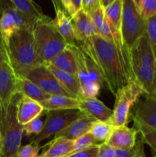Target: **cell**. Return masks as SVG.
Returning a JSON list of instances; mask_svg holds the SVG:
<instances>
[{
    "mask_svg": "<svg viewBox=\"0 0 156 157\" xmlns=\"http://www.w3.org/2000/svg\"><path fill=\"white\" fill-rule=\"evenodd\" d=\"M97 68L104 86L116 95L119 89L136 82L131 64L113 42L96 35L77 43Z\"/></svg>",
    "mask_w": 156,
    "mask_h": 157,
    "instance_id": "obj_1",
    "label": "cell"
},
{
    "mask_svg": "<svg viewBox=\"0 0 156 157\" xmlns=\"http://www.w3.org/2000/svg\"><path fill=\"white\" fill-rule=\"evenodd\" d=\"M34 29H21L15 32L9 41L11 61L18 78L24 77L31 70L44 63L35 47Z\"/></svg>",
    "mask_w": 156,
    "mask_h": 157,
    "instance_id": "obj_2",
    "label": "cell"
},
{
    "mask_svg": "<svg viewBox=\"0 0 156 157\" xmlns=\"http://www.w3.org/2000/svg\"><path fill=\"white\" fill-rule=\"evenodd\" d=\"M136 82L145 95L156 97V60L146 35L129 52Z\"/></svg>",
    "mask_w": 156,
    "mask_h": 157,
    "instance_id": "obj_3",
    "label": "cell"
},
{
    "mask_svg": "<svg viewBox=\"0 0 156 157\" xmlns=\"http://www.w3.org/2000/svg\"><path fill=\"white\" fill-rule=\"evenodd\" d=\"M21 94L12 96L8 104H0V135L3 142L2 157H17L21 148L24 127L17 118V106Z\"/></svg>",
    "mask_w": 156,
    "mask_h": 157,
    "instance_id": "obj_4",
    "label": "cell"
},
{
    "mask_svg": "<svg viewBox=\"0 0 156 157\" xmlns=\"http://www.w3.org/2000/svg\"><path fill=\"white\" fill-rule=\"evenodd\" d=\"M33 35L37 52L44 64L50 62L67 46L50 17L35 24Z\"/></svg>",
    "mask_w": 156,
    "mask_h": 157,
    "instance_id": "obj_5",
    "label": "cell"
},
{
    "mask_svg": "<svg viewBox=\"0 0 156 157\" xmlns=\"http://www.w3.org/2000/svg\"><path fill=\"white\" fill-rule=\"evenodd\" d=\"M68 46L76 60V76L80 84L82 93L81 98H96L99 94L101 87L104 86L97 68L77 44Z\"/></svg>",
    "mask_w": 156,
    "mask_h": 157,
    "instance_id": "obj_6",
    "label": "cell"
},
{
    "mask_svg": "<svg viewBox=\"0 0 156 157\" xmlns=\"http://www.w3.org/2000/svg\"><path fill=\"white\" fill-rule=\"evenodd\" d=\"M146 34V21L140 16L133 0H123L121 37L128 52Z\"/></svg>",
    "mask_w": 156,
    "mask_h": 157,
    "instance_id": "obj_7",
    "label": "cell"
},
{
    "mask_svg": "<svg viewBox=\"0 0 156 157\" xmlns=\"http://www.w3.org/2000/svg\"><path fill=\"white\" fill-rule=\"evenodd\" d=\"M145 92L136 82H131L119 89L115 95L114 107L110 124L114 127L127 126L131 118L132 109Z\"/></svg>",
    "mask_w": 156,
    "mask_h": 157,
    "instance_id": "obj_8",
    "label": "cell"
},
{
    "mask_svg": "<svg viewBox=\"0 0 156 157\" xmlns=\"http://www.w3.org/2000/svg\"><path fill=\"white\" fill-rule=\"evenodd\" d=\"M46 116L42 130L38 135L31 138L30 144L39 145L41 141L55 136L75 121L87 117V115L80 109H71L46 111Z\"/></svg>",
    "mask_w": 156,
    "mask_h": 157,
    "instance_id": "obj_9",
    "label": "cell"
},
{
    "mask_svg": "<svg viewBox=\"0 0 156 157\" xmlns=\"http://www.w3.org/2000/svg\"><path fill=\"white\" fill-rule=\"evenodd\" d=\"M18 77L11 61L9 46L0 33V104H6L18 93Z\"/></svg>",
    "mask_w": 156,
    "mask_h": 157,
    "instance_id": "obj_10",
    "label": "cell"
},
{
    "mask_svg": "<svg viewBox=\"0 0 156 157\" xmlns=\"http://www.w3.org/2000/svg\"><path fill=\"white\" fill-rule=\"evenodd\" d=\"M35 24L26 19L11 6L9 0H0V33L6 44L12 35L21 29H34Z\"/></svg>",
    "mask_w": 156,
    "mask_h": 157,
    "instance_id": "obj_11",
    "label": "cell"
},
{
    "mask_svg": "<svg viewBox=\"0 0 156 157\" xmlns=\"http://www.w3.org/2000/svg\"><path fill=\"white\" fill-rule=\"evenodd\" d=\"M24 78L35 83L41 90L50 95H62L77 98L57 80L47 66L44 64L31 70Z\"/></svg>",
    "mask_w": 156,
    "mask_h": 157,
    "instance_id": "obj_12",
    "label": "cell"
},
{
    "mask_svg": "<svg viewBox=\"0 0 156 157\" xmlns=\"http://www.w3.org/2000/svg\"><path fill=\"white\" fill-rule=\"evenodd\" d=\"M131 118L156 130V97L146 95L138 100L132 109Z\"/></svg>",
    "mask_w": 156,
    "mask_h": 157,
    "instance_id": "obj_13",
    "label": "cell"
},
{
    "mask_svg": "<svg viewBox=\"0 0 156 157\" xmlns=\"http://www.w3.org/2000/svg\"><path fill=\"white\" fill-rule=\"evenodd\" d=\"M52 4L54 8L55 14H56L55 18L52 19V22L55 29L68 45L76 44L71 18L65 12L62 5L61 4V2L54 0L52 1Z\"/></svg>",
    "mask_w": 156,
    "mask_h": 157,
    "instance_id": "obj_14",
    "label": "cell"
},
{
    "mask_svg": "<svg viewBox=\"0 0 156 157\" xmlns=\"http://www.w3.org/2000/svg\"><path fill=\"white\" fill-rule=\"evenodd\" d=\"M139 132L136 128L127 126L114 127L111 136L106 144L115 150H130L134 148Z\"/></svg>",
    "mask_w": 156,
    "mask_h": 157,
    "instance_id": "obj_15",
    "label": "cell"
},
{
    "mask_svg": "<svg viewBox=\"0 0 156 157\" xmlns=\"http://www.w3.org/2000/svg\"><path fill=\"white\" fill-rule=\"evenodd\" d=\"M79 109L87 116L94 118L96 121L110 124L113 110L107 107L96 98L79 99Z\"/></svg>",
    "mask_w": 156,
    "mask_h": 157,
    "instance_id": "obj_16",
    "label": "cell"
},
{
    "mask_svg": "<svg viewBox=\"0 0 156 157\" xmlns=\"http://www.w3.org/2000/svg\"><path fill=\"white\" fill-rule=\"evenodd\" d=\"M44 111V108L39 103L21 95L17 106V118L19 124L24 127L33 120L39 117Z\"/></svg>",
    "mask_w": 156,
    "mask_h": 157,
    "instance_id": "obj_17",
    "label": "cell"
},
{
    "mask_svg": "<svg viewBox=\"0 0 156 157\" xmlns=\"http://www.w3.org/2000/svg\"><path fill=\"white\" fill-rule=\"evenodd\" d=\"M71 21L76 44L93 35H98L93 20L82 9L72 18Z\"/></svg>",
    "mask_w": 156,
    "mask_h": 157,
    "instance_id": "obj_18",
    "label": "cell"
},
{
    "mask_svg": "<svg viewBox=\"0 0 156 157\" xmlns=\"http://www.w3.org/2000/svg\"><path fill=\"white\" fill-rule=\"evenodd\" d=\"M9 2L26 19L35 24L49 18L44 15L39 5L32 0H9Z\"/></svg>",
    "mask_w": 156,
    "mask_h": 157,
    "instance_id": "obj_19",
    "label": "cell"
},
{
    "mask_svg": "<svg viewBox=\"0 0 156 157\" xmlns=\"http://www.w3.org/2000/svg\"><path fill=\"white\" fill-rule=\"evenodd\" d=\"M95 121L96 120L94 118L89 116L76 120L61 132L57 133L54 138L64 137L71 140H76L78 138L90 132V127Z\"/></svg>",
    "mask_w": 156,
    "mask_h": 157,
    "instance_id": "obj_20",
    "label": "cell"
},
{
    "mask_svg": "<svg viewBox=\"0 0 156 157\" xmlns=\"http://www.w3.org/2000/svg\"><path fill=\"white\" fill-rule=\"evenodd\" d=\"M45 65L47 66L49 71L53 74L54 76L57 78V80L66 89H67L69 91L74 94L78 99H80L82 98L80 84L79 80L76 75L60 70L50 64H45Z\"/></svg>",
    "mask_w": 156,
    "mask_h": 157,
    "instance_id": "obj_21",
    "label": "cell"
},
{
    "mask_svg": "<svg viewBox=\"0 0 156 157\" xmlns=\"http://www.w3.org/2000/svg\"><path fill=\"white\" fill-rule=\"evenodd\" d=\"M48 149L39 157H67L74 150L75 141L64 137L54 138L48 144Z\"/></svg>",
    "mask_w": 156,
    "mask_h": 157,
    "instance_id": "obj_22",
    "label": "cell"
},
{
    "mask_svg": "<svg viewBox=\"0 0 156 157\" xmlns=\"http://www.w3.org/2000/svg\"><path fill=\"white\" fill-rule=\"evenodd\" d=\"M18 91L40 104L50 98V95L41 90L37 84L24 77L18 78Z\"/></svg>",
    "mask_w": 156,
    "mask_h": 157,
    "instance_id": "obj_23",
    "label": "cell"
},
{
    "mask_svg": "<svg viewBox=\"0 0 156 157\" xmlns=\"http://www.w3.org/2000/svg\"><path fill=\"white\" fill-rule=\"evenodd\" d=\"M41 105L45 111L79 109V99L62 95H50Z\"/></svg>",
    "mask_w": 156,
    "mask_h": 157,
    "instance_id": "obj_24",
    "label": "cell"
},
{
    "mask_svg": "<svg viewBox=\"0 0 156 157\" xmlns=\"http://www.w3.org/2000/svg\"><path fill=\"white\" fill-rule=\"evenodd\" d=\"M47 64H51L54 67H57L60 70L68 72L72 75H76V74H77V68H76L74 55L68 46V44L64 50H63L61 53L58 54L54 59H52Z\"/></svg>",
    "mask_w": 156,
    "mask_h": 157,
    "instance_id": "obj_25",
    "label": "cell"
},
{
    "mask_svg": "<svg viewBox=\"0 0 156 157\" xmlns=\"http://www.w3.org/2000/svg\"><path fill=\"white\" fill-rule=\"evenodd\" d=\"M90 17L93 20V23L96 26L98 35H99L106 41L113 42V35L110 32V28L107 25V23L105 20V16H104V12L100 6L93 14L90 15Z\"/></svg>",
    "mask_w": 156,
    "mask_h": 157,
    "instance_id": "obj_26",
    "label": "cell"
},
{
    "mask_svg": "<svg viewBox=\"0 0 156 157\" xmlns=\"http://www.w3.org/2000/svg\"><path fill=\"white\" fill-rule=\"evenodd\" d=\"M114 127L111 124L102 121H96L90 127V133H92L97 142L100 144L106 143L113 133Z\"/></svg>",
    "mask_w": 156,
    "mask_h": 157,
    "instance_id": "obj_27",
    "label": "cell"
},
{
    "mask_svg": "<svg viewBox=\"0 0 156 157\" xmlns=\"http://www.w3.org/2000/svg\"><path fill=\"white\" fill-rule=\"evenodd\" d=\"M132 120L134 122L135 128L138 130L140 136H142L144 144H148L155 153L156 156V130L146 127L137 120Z\"/></svg>",
    "mask_w": 156,
    "mask_h": 157,
    "instance_id": "obj_28",
    "label": "cell"
},
{
    "mask_svg": "<svg viewBox=\"0 0 156 157\" xmlns=\"http://www.w3.org/2000/svg\"><path fill=\"white\" fill-rule=\"evenodd\" d=\"M97 141L96 140L94 136L92 135L91 133L89 132V133L84 134V136L78 138L76 140H75L74 150H73L72 154L82 152L87 149H89L90 147H93V146L97 145Z\"/></svg>",
    "mask_w": 156,
    "mask_h": 157,
    "instance_id": "obj_29",
    "label": "cell"
},
{
    "mask_svg": "<svg viewBox=\"0 0 156 157\" xmlns=\"http://www.w3.org/2000/svg\"><path fill=\"white\" fill-rule=\"evenodd\" d=\"M146 36L156 60V15L146 21Z\"/></svg>",
    "mask_w": 156,
    "mask_h": 157,
    "instance_id": "obj_30",
    "label": "cell"
},
{
    "mask_svg": "<svg viewBox=\"0 0 156 157\" xmlns=\"http://www.w3.org/2000/svg\"><path fill=\"white\" fill-rule=\"evenodd\" d=\"M60 2L71 19L82 9V0H60Z\"/></svg>",
    "mask_w": 156,
    "mask_h": 157,
    "instance_id": "obj_31",
    "label": "cell"
},
{
    "mask_svg": "<svg viewBox=\"0 0 156 157\" xmlns=\"http://www.w3.org/2000/svg\"><path fill=\"white\" fill-rule=\"evenodd\" d=\"M44 122L39 117L36 118V119L33 120L32 121L29 122L28 124L24 126L23 128V132L25 133L27 136H31L32 134L38 135L40 133L42 130L43 127H44Z\"/></svg>",
    "mask_w": 156,
    "mask_h": 157,
    "instance_id": "obj_32",
    "label": "cell"
},
{
    "mask_svg": "<svg viewBox=\"0 0 156 157\" xmlns=\"http://www.w3.org/2000/svg\"><path fill=\"white\" fill-rule=\"evenodd\" d=\"M41 147L36 144H29L21 147L17 154V157H39V151Z\"/></svg>",
    "mask_w": 156,
    "mask_h": 157,
    "instance_id": "obj_33",
    "label": "cell"
},
{
    "mask_svg": "<svg viewBox=\"0 0 156 157\" xmlns=\"http://www.w3.org/2000/svg\"><path fill=\"white\" fill-rule=\"evenodd\" d=\"M142 136H139L137 138L136 144L134 148L130 150H116V156L115 157H136L139 154V149H140L141 145L143 144Z\"/></svg>",
    "mask_w": 156,
    "mask_h": 157,
    "instance_id": "obj_34",
    "label": "cell"
},
{
    "mask_svg": "<svg viewBox=\"0 0 156 157\" xmlns=\"http://www.w3.org/2000/svg\"><path fill=\"white\" fill-rule=\"evenodd\" d=\"M99 7V0H82V10L90 15Z\"/></svg>",
    "mask_w": 156,
    "mask_h": 157,
    "instance_id": "obj_35",
    "label": "cell"
},
{
    "mask_svg": "<svg viewBox=\"0 0 156 157\" xmlns=\"http://www.w3.org/2000/svg\"><path fill=\"white\" fill-rule=\"evenodd\" d=\"M116 150L109 146L106 143L99 144L97 157H115Z\"/></svg>",
    "mask_w": 156,
    "mask_h": 157,
    "instance_id": "obj_36",
    "label": "cell"
},
{
    "mask_svg": "<svg viewBox=\"0 0 156 157\" xmlns=\"http://www.w3.org/2000/svg\"><path fill=\"white\" fill-rule=\"evenodd\" d=\"M99 144L93 146V147H90L89 149H87L84 151L74 153V154H72L67 157H97L98 151H99Z\"/></svg>",
    "mask_w": 156,
    "mask_h": 157,
    "instance_id": "obj_37",
    "label": "cell"
},
{
    "mask_svg": "<svg viewBox=\"0 0 156 157\" xmlns=\"http://www.w3.org/2000/svg\"><path fill=\"white\" fill-rule=\"evenodd\" d=\"M115 0H99V6L102 8V10L106 9L109 6H111Z\"/></svg>",
    "mask_w": 156,
    "mask_h": 157,
    "instance_id": "obj_38",
    "label": "cell"
},
{
    "mask_svg": "<svg viewBox=\"0 0 156 157\" xmlns=\"http://www.w3.org/2000/svg\"><path fill=\"white\" fill-rule=\"evenodd\" d=\"M2 153H3V142L2 136L0 135V157H2Z\"/></svg>",
    "mask_w": 156,
    "mask_h": 157,
    "instance_id": "obj_39",
    "label": "cell"
},
{
    "mask_svg": "<svg viewBox=\"0 0 156 157\" xmlns=\"http://www.w3.org/2000/svg\"><path fill=\"white\" fill-rule=\"evenodd\" d=\"M139 157H145V152H144V146H143V147H142V148L140 149V151H139Z\"/></svg>",
    "mask_w": 156,
    "mask_h": 157,
    "instance_id": "obj_40",
    "label": "cell"
},
{
    "mask_svg": "<svg viewBox=\"0 0 156 157\" xmlns=\"http://www.w3.org/2000/svg\"><path fill=\"white\" fill-rule=\"evenodd\" d=\"M143 146H144V143H143V144H142V145H141V147H140V149L142 148V147H143ZM140 149H139V151H140ZM139 154H138V156H136V157H139Z\"/></svg>",
    "mask_w": 156,
    "mask_h": 157,
    "instance_id": "obj_41",
    "label": "cell"
},
{
    "mask_svg": "<svg viewBox=\"0 0 156 157\" xmlns=\"http://www.w3.org/2000/svg\"><path fill=\"white\" fill-rule=\"evenodd\" d=\"M153 157H156V156H155V155H154V156H153Z\"/></svg>",
    "mask_w": 156,
    "mask_h": 157,
    "instance_id": "obj_42",
    "label": "cell"
},
{
    "mask_svg": "<svg viewBox=\"0 0 156 157\" xmlns=\"http://www.w3.org/2000/svg\"><path fill=\"white\" fill-rule=\"evenodd\" d=\"M155 67H156V62H155Z\"/></svg>",
    "mask_w": 156,
    "mask_h": 157,
    "instance_id": "obj_43",
    "label": "cell"
}]
</instances>
